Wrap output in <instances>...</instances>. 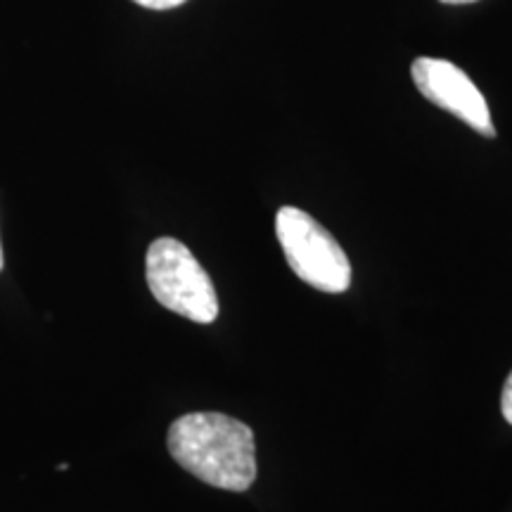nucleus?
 Wrapping results in <instances>:
<instances>
[{
    "mask_svg": "<svg viewBox=\"0 0 512 512\" xmlns=\"http://www.w3.org/2000/svg\"><path fill=\"white\" fill-rule=\"evenodd\" d=\"M415 88L425 95L432 105L451 112L453 117L465 121L486 138L496 136L494 121H491L489 105L484 95L472 83L458 64L441 60V57H418L411 67Z\"/></svg>",
    "mask_w": 512,
    "mask_h": 512,
    "instance_id": "nucleus-4",
    "label": "nucleus"
},
{
    "mask_svg": "<svg viewBox=\"0 0 512 512\" xmlns=\"http://www.w3.org/2000/svg\"><path fill=\"white\" fill-rule=\"evenodd\" d=\"M446 5H467V3H477V0H441Z\"/></svg>",
    "mask_w": 512,
    "mask_h": 512,
    "instance_id": "nucleus-7",
    "label": "nucleus"
},
{
    "mask_svg": "<svg viewBox=\"0 0 512 512\" xmlns=\"http://www.w3.org/2000/svg\"><path fill=\"white\" fill-rule=\"evenodd\" d=\"M145 278L152 297L164 309L209 325L219 318V297L195 254L176 238H159L145 256Z\"/></svg>",
    "mask_w": 512,
    "mask_h": 512,
    "instance_id": "nucleus-2",
    "label": "nucleus"
},
{
    "mask_svg": "<svg viewBox=\"0 0 512 512\" xmlns=\"http://www.w3.org/2000/svg\"><path fill=\"white\" fill-rule=\"evenodd\" d=\"M501 413L503 418L512 425V373L508 375V380L503 384V394H501Z\"/></svg>",
    "mask_w": 512,
    "mask_h": 512,
    "instance_id": "nucleus-5",
    "label": "nucleus"
},
{
    "mask_svg": "<svg viewBox=\"0 0 512 512\" xmlns=\"http://www.w3.org/2000/svg\"><path fill=\"white\" fill-rule=\"evenodd\" d=\"M275 235L287 264L320 292L342 294L351 287V264L342 245L311 214L283 207L275 216Z\"/></svg>",
    "mask_w": 512,
    "mask_h": 512,
    "instance_id": "nucleus-3",
    "label": "nucleus"
},
{
    "mask_svg": "<svg viewBox=\"0 0 512 512\" xmlns=\"http://www.w3.org/2000/svg\"><path fill=\"white\" fill-rule=\"evenodd\" d=\"M171 458L204 484L247 491L256 479L254 432L223 413H188L171 422L166 437Z\"/></svg>",
    "mask_w": 512,
    "mask_h": 512,
    "instance_id": "nucleus-1",
    "label": "nucleus"
},
{
    "mask_svg": "<svg viewBox=\"0 0 512 512\" xmlns=\"http://www.w3.org/2000/svg\"><path fill=\"white\" fill-rule=\"evenodd\" d=\"M3 266H5V259H3V245H0V271H3Z\"/></svg>",
    "mask_w": 512,
    "mask_h": 512,
    "instance_id": "nucleus-8",
    "label": "nucleus"
},
{
    "mask_svg": "<svg viewBox=\"0 0 512 512\" xmlns=\"http://www.w3.org/2000/svg\"><path fill=\"white\" fill-rule=\"evenodd\" d=\"M133 3L147 10H171V8H178V5L188 3V0H133Z\"/></svg>",
    "mask_w": 512,
    "mask_h": 512,
    "instance_id": "nucleus-6",
    "label": "nucleus"
}]
</instances>
